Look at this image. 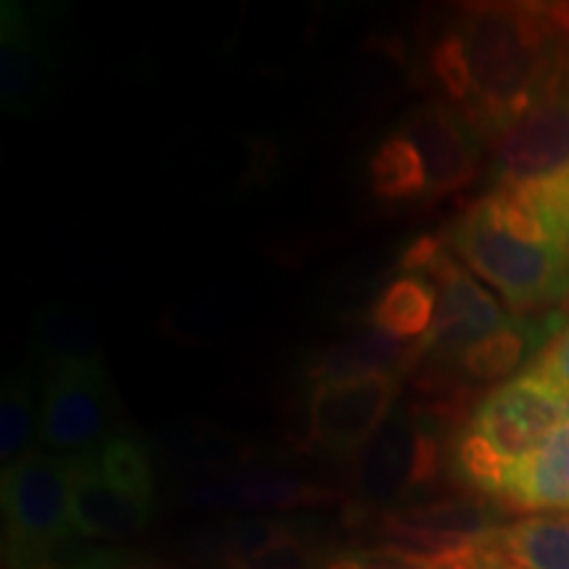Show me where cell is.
Returning a JSON list of instances; mask_svg holds the SVG:
<instances>
[{
    "label": "cell",
    "instance_id": "cell-1",
    "mask_svg": "<svg viewBox=\"0 0 569 569\" xmlns=\"http://www.w3.org/2000/svg\"><path fill=\"white\" fill-rule=\"evenodd\" d=\"M457 27L472 77L465 117L490 142L538 101L569 56V6L478 3Z\"/></svg>",
    "mask_w": 569,
    "mask_h": 569
},
{
    "label": "cell",
    "instance_id": "cell-2",
    "mask_svg": "<svg viewBox=\"0 0 569 569\" xmlns=\"http://www.w3.org/2000/svg\"><path fill=\"white\" fill-rule=\"evenodd\" d=\"M469 272L501 293L517 315L559 311L569 301V251L557 243H532L503 230L475 203L443 234Z\"/></svg>",
    "mask_w": 569,
    "mask_h": 569
},
{
    "label": "cell",
    "instance_id": "cell-3",
    "mask_svg": "<svg viewBox=\"0 0 569 569\" xmlns=\"http://www.w3.org/2000/svg\"><path fill=\"white\" fill-rule=\"evenodd\" d=\"M0 503L6 569H59L61 551L77 538L69 459L34 451L6 467Z\"/></svg>",
    "mask_w": 569,
    "mask_h": 569
},
{
    "label": "cell",
    "instance_id": "cell-4",
    "mask_svg": "<svg viewBox=\"0 0 569 569\" xmlns=\"http://www.w3.org/2000/svg\"><path fill=\"white\" fill-rule=\"evenodd\" d=\"M443 465L438 425L417 409L396 407L380 432L356 457V498L361 509L388 511L409 507L419 488L432 486Z\"/></svg>",
    "mask_w": 569,
    "mask_h": 569
},
{
    "label": "cell",
    "instance_id": "cell-5",
    "mask_svg": "<svg viewBox=\"0 0 569 569\" xmlns=\"http://www.w3.org/2000/svg\"><path fill=\"white\" fill-rule=\"evenodd\" d=\"M40 443L56 457L74 459L117 430V390L101 361L42 369Z\"/></svg>",
    "mask_w": 569,
    "mask_h": 569
},
{
    "label": "cell",
    "instance_id": "cell-6",
    "mask_svg": "<svg viewBox=\"0 0 569 569\" xmlns=\"http://www.w3.org/2000/svg\"><path fill=\"white\" fill-rule=\"evenodd\" d=\"M427 280L438 290V309L430 332L417 343V367H451L467 348L480 343L490 332L501 330L515 315L453 259L448 246L427 269Z\"/></svg>",
    "mask_w": 569,
    "mask_h": 569
},
{
    "label": "cell",
    "instance_id": "cell-7",
    "mask_svg": "<svg viewBox=\"0 0 569 569\" xmlns=\"http://www.w3.org/2000/svg\"><path fill=\"white\" fill-rule=\"evenodd\" d=\"M403 377L407 375L380 372L311 390L306 411L309 443L332 457H359L396 411Z\"/></svg>",
    "mask_w": 569,
    "mask_h": 569
},
{
    "label": "cell",
    "instance_id": "cell-8",
    "mask_svg": "<svg viewBox=\"0 0 569 569\" xmlns=\"http://www.w3.org/2000/svg\"><path fill=\"white\" fill-rule=\"evenodd\" d=\"M496 184L551 174L569 163V56L538 101L490 140Z\"/></svg>",
    "mask_w": 569,
    "mask_h": 569
},
{
    "label": "cell",
    "instance_id": "cell-9",
    "mask_svg": "<svg viewBox=\"0 0 569 569\" xmlns=\"http://www.w3.org/2000/svg\"><path fill=\"white\" fill-rule=\"evenodd\" d=\"M401 132L422 156L427 196L446 198L475 182L486 140L459 109L432 98L401 119Z\"/></svg>",
    "mask_w": 569,
    "mask_h": 569
},
{
    "label": "cell",
    "instance_id": "cell-10",
    "mask_svg": "<svg viewBox=\"0 0 569 569\" xmlns=\"http://www.w3.org/2000/svg\"><path fill=\"white\" fill-rule=\"evenodd\" d=\"M59 67L32 11L6 0L0 11V96L9 113L32 117L51 103Z\"/></svg>",
    "mask_w": 569,
    "mask_h": 569
},
{
    "label": "cell",
    "instance_id": "cell-11",
    "mask_svg": "<svg viewBox=\"0 0 569 569\" xmlns=\"http://www.w3.org/2000/svg\"><path fill=\"white\" fill-rule=\"evenodd\" d=\"M71 522L82 540H130L151 525L156 501L101 475L84 457L69 459Z\"/></svg>",
    "mask_w": 569,
    "mask_h": 569
},
{
    "label": "cell",
    "instance_id": "cell-12",
    "mask_svg": "<svg viewBox=\"0 0 569 569\" xmlns=\"http://www.w3.org/2000/svg\"><path fill=\"white\" fill-rule=\"evenodd\" d=\"M498 528L480 501L472 498H432L382 515L390 543L417 553H446L478 543Z\"/></svg>",
    "mask_w": 569,
    "mask_h": 569
},
{
    "label": "cell",
    "instance_id": "cell-13",
    "mask_svg": "<svg viewBox=\"0 0 569 569\" xmlns=\"http://www.w3.org/2000/svg\"><path fill=\"white\" fill-rule=\"evenodd\" d=\"M417 361V343L398 340L380 327L365 325L336 343L317 348L306 356L303 380L311 388L338 386L367 375L398 372L411 375Z\"/></svg>",
    "mask_w": 569,
    "mask_h": 569
},
{
    "label": "cell",
    "instance_id": "cell-14",
    "mask_svg": "<svg viewBox=\"0 0 569 569\" xmlns=\"http://www.w3.org/2000/svg\"><path fill=\"white\" fill-rule=\"evenodd\" d=\"M565 322L567 317L561 311H543V315L528 317L515 315L501 330L490 332L480 343L467 348L451 367L440 369L453 372L461 382L507 380L519 367H530Z\"/></svg>",
    "mask_w": 569,
    "mask_h": 569
},
{
    "label": "cell",
    "instance_id": "cell-15",
    "mask_svg": "<svg viewBox=\"0 0 569 569\" xmlns=\"http://www.w3.org/2000/svg\"><path fill=\"white\" fill-rule=\"evenodd\" d=\"M496 501L522 515H569V425L509 465Z\"/></svg>",
    "mask_w": 569,
    "mask_h": 569
},
{
    "label": "cell",
    "instance_id": "cell-16",
    "mask_svg": "<svg viewBox=\"0 0 569 569\" xmlns=\"http://www.w3.org/2000/svg\"><path fill=\"white\" fill-rule=\"evenodd\" d=\"M188 501L206 509H264L284 511L319 507L330 501V490L315 482L296 478H277V475H256V478H232L211 482L190 490Z\"/></svg>",
    "mask_w": 569,
    "mask_h": 569
},
{
    "label": "cell",
    "instance_id": "cell-17",
    "mask_svg": "<svg viewBox=\"0 0 569 569\" xmlns=\"http://www.w3.org/2000/svg\"><path fill=\"white\" fill-rule=\"evenodd\" d=\"M293 536H298L296 525L277 517H227L222 522H213L196 532L193 551L198 561H206V565L238 569Z\"/></svg>",
    "mask_w": 569,
    "mask_h": 569
},
{
    "label": "cell",
    "instance_id": "cell-18",
    "mask_svg": "<svg viewBox=\"0 0 569 569\" xmlns=\"http://www.w3.org/2000/svg\"><path fill=\"white\" fill-rule=\"evenodd\" d=\"M32 356L42 369L101 361V330L88 311L48 303L32 322Z\"/></svg>",
    "mask_w": 569,
    "mask_h": 569
},
{
    "label": "cell",
    "instance_id": "cell-19",
    "mask_svg": "<svg viewBox=\"0 0 569 569\" xmlns=\"http://www.w3.org/2000/svg\"><path fill=\"white\" fill-rule=\"evenodd\" d=\"M493 538L511 569H569V515H528Z\"/></svg>",
    "mask_w": 569,
    "mask_h": 569
},
{
    "label": "cell",
    "instance_id": "cell-20",
    "mask_svg": "<svg viewBox=\"0 0 569 569\" xmlns=\"http://www.w3.org/2000/svg\"><path fill=\"white\" fill-rule=\"evenodd\" d=\"M438 309V290L422 274L393 277L369 306V325L398 340H422Z\"/></svg>",
    "mask_w": 569,
    "mask_h": 569
},
{
    "label": "cell",
    "instance_id": "cell-21",
    "mask_svg": "<svg viewBox=\"0 0 569 569\" xmlns=\"http://www.w3.org/2000/svg\"><path fill=\"white\" fill-rule=\"evenodd\" d=\"M163 451L184 469L209 475H234L256 459V448L234 432L209 422L177 427L163 436Z\"/></svg>",
    "mask_w": 569,
    "mask_h": 569
},
{
    "label": "cell",
    "instance_id": "cell-22",
    "mask_svg": "<svg viewBox=\"0 0 569 569\" xmlns=\"http://www.w3.org/2000/svg\"><path fill=\"white\" fill-rule=\"evenodd\" d=\"M372 193L388 203H411L427 196V174L417 146L401 130L382 134L367 159Z\"/></svg>",
    "mask_w": 569,
    "mask_h": 569
},
{
    "label": "cell",
    "instance_id": "cell-23",
    "mask_svg": "<svg viewBox=\"0 0 569 569\" xmlns=\"http://www.w3.org/2000/svg\"><path fill=\"white\" fill-rule=\"evenodd\" d=\"M34 377L30 369L17 367L6 375L0 393V459L6 467L30 457L34 440H40V407H34Z\"/></svg>",
    "mask_w": 569,
    "mask_h": 569
},
{
    "label": "cell",
    "instance_id": "cell-24",
    "mask_svg": "<svg viewBox=\"0 0 569 569\" xmlns=\"http://www.w3.org/2000/svg\"><path fill=\"white\" fill-rule=\"evenodd\" d=\"M493 188H507L536 213L538 222L553 243L569 251V163L557 172L536 177L515 184H493Z\"/></svg>",
    "mask_w": 569,
    "mask_h": 569
},
{
    "label": "cell",
    "instance_id": "cell-25",
    "mask_svg": "<svg viewBox=\"0 0 569 569\" xmlns=\"http://www.w3.org/2000/svg\"><path fill=\"white\" fill-rule=\"evenodd\" d=\"M427 71L440 92V101L465 113L472 101V77H469L465 40H461L457 24L432 40L430 51H427Z\"/></svg>",
    "mask_w": 569,
    "mask_h": 569
},
{
    "label": "cell",
    "instance_id": "cell-26",
    "mask_svg": "<svg viewBox=\"0 0 569 569\" xmlns=\"http://www.w3.org/2000/svg\"><path fill=\"white\" fill-rule=\"evenodd\" d=\"M427 553H417L401 546H377V549L343 551L327 557L325 569H422Z\"/></svg>",
    "mask_w": 569,
    "mask_h": 569
},
{
    "label": "cell",
    "instance_id": "cell-27",
    "mask_svg": "<svg viewBox=\"0 0 569 569\" xmlns=\"http://www.w3.org/2000/svg\"><path fill=\"white\" fill-rule=\"evenodd\" d=\"M325 565L327 557L319 553L311 540L293 536L267 549L264 553H259V557H253L251 561H246L238 569H325Z\"/></svg>",
    "mask_w": 569,
    "mask_h": 569
},
{
    "label": "cell",
    "instance_id": "cell-28",
    "mask_svg": "<svg viewBox=\"0 0 569 569\" xmlns=\"http://www.w3.org/2000/svg\"><path fill=\"white\" fill-rule=\"evenodd\" d=\"M528 372L538 375L540 380H546L549 386L569 396V319L557 336H553L551 343L536 356Z\"/></svg>",
    "mask_w": 569,
    "mask_h": 569
},
{
    "label": "cell",
    "instance_id": "cell-29",
    "mask_svg": "<svg viewBox=\"0 0 569 569\" xmlns=\"http://www.w3.org/2000/svg\"><path fill=\"white\" fill-rule=\"evenodd\" d=\"M61 569H182L169 561L146 559L130 551H90L84 557L63 561Z\"/></svg>",
    "mask_w": 569,
    "mask_h": 569
}]
</instances>
